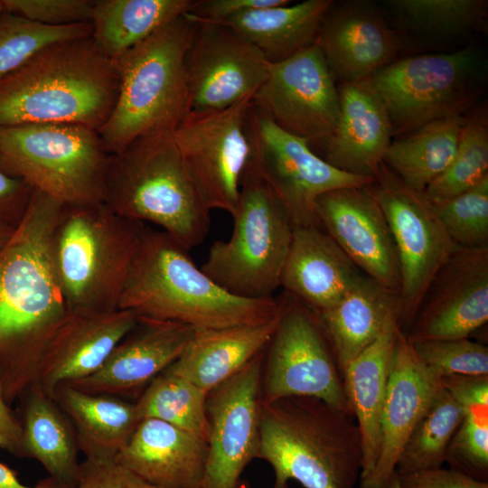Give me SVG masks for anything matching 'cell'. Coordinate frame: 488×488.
<instances>
[{
    "label": "cell",
    "instance_id": "6da1fadb",
    "mask_svg": "<svg viewBox=\"0 0 488 488\" xmlns=\"http://www.w3.org/2000/svg\"><path fill=\"white\" fill-rule=\"evenodd\" d=\"M63 205L33 191L0 252V386L10 406L34 382L41 351L68 312L53 253Z\"/></svg>",
    "mask_w": 488,
    "mask_h": 488
},
{
    "label": "cell",
    "instance_id": "7a4b0ae2",
    "mask_svg": "<svg viewBox=\"0 0 488 488\" xmlns=\"http://www.w3.org/2000/svg\"><path fill=\"white\" fill-rule=\"evenodd\" d=\"M118 89L116 61L91 36L54 42L0 79V127L71 124L98 131Z\"/></svg>",
    "mask_w": 488,
    "mask_h": 488
},
{
    "label": "cell",
    "instance_id": "3957f363",
    "mask_svg": "<svg viewBox=\"0 0 488 488\" xmlns=\"http://www.w3.org/2000/svg\"><path fill=\"white\" fill-rule=\"evenodd\" d=\"M280 297L235 296L198 267L189 251L161 230L145 225L119 308L137 317L180 323L193 330L268 322L281 312Z\"/></svg>",
    "mask_w": 488,
    "mask_h": 488
},
{
    "label": "cell",
    "instance_id": "277c9868",
    "mask_svg": "<svg viewBox=\"0 0 488 488\" xmlns=\"http://www.w3.org/2000/svg\"><path fill=\"white\" fill-rule=\"evenodd\" d=\"M257 458L275 473L274 488H354L362 451L353 415L322 399L291 396L261 403Z\"/></svg>",
    "mask_w": 488,
    "mask_h": 488
},
{
    "label": "cell",
    "instance_id": "5b68a950",
    "mask_svg": "<svg viewBox=\"0 0 488 488\" xmlns=\"http://www.w3.org/2000/svg\"><path fill=\"white\" fill-rule=\"evenodd\" d=\"M103 202L124 218L158 226L188 251L203 242L211 227V211L173 132L145 135L110 155Z\"/></svg>",
    "mask_w": 488,
    "mask_h": 488
},
{
    "label": "cell",
    "instance_id": "8992f818",
    "mask_svg": "<svg viewBox=\"0 0 488 488\" xmlns=\"http://www.w3.org/2000/svg\"><path fill=\"white\" fill-rule=\"evenodd\" d=\"M195 27L184 14L115 61L117 99L98 130L109 155L145 135L173 132L188 115L185 57Z\"/></svg>",
    "mask_w": 488,
    "mask_h": 488
},
{
    "label": "cell",
    "instance_id": "52a82bcc",
    "mask_svg": "<svg viewBox=\"0 0 488 488\" xmlns=\"http://www.w3.org/2000/svg\"><path fill=\"white\" fill-rule=\"evenodd\" d=\"M145 225L115 213L103 202L63 205L53 253L69 311L119 308Z\"/></svg>",
    "mask_w": 488,
    "mask_h": 488
},
{
    "label": "cell",
    "instance_id": "ba28073f",
    "mask_svg": "<svg viewBox=\"0 0 488 488\" xmlns=\"http://www.w3.org/2000/svg\"><path fill=\"white\" fill-rule=\"evenodd\" d=\"M231 216L230 238L213 242L202 270L235 296L274 298L294 227L252 160L241 178L239 202Z\"/></svg>",
    "mask_w": 488,
    "mask_h": 488
},
{
    "label": "cell",
    "instance_id": "9c48e42d",
    "mask_svg": "<svg viewBox=\"0 0 488 488\" xmlns=\"http://www.w3.org/2000/svg\"><path fill=\"white\" fill-rule=\"evenodd\" d=\"M109 156L98 131L87 127H0V170L64 205L103 202Z\"/></svg>",
    "mask_w": 488,
    "mask_h": 488
},
{
    "label": "cell",
    "instance_id": "30bf717a",
    "mask_svg": "<svg viewBox=\"0 0 488 488\" xmlns=\"http://www.w3.org/2000/svg\"><path fill=\"white\" fill-rule=\"evenodd\" d=\"M477 56L471 48L391 63L366 80L387 109L392 136L468 109L477 98Z\"/></svg>",
    "mask_w": 488,
    "mask_h": 488
},
{
    "label": "cell",
    "instance_id": "8fae6325",
    "mask_svg": "<svg viewBox=\"0 0 488 488\" xmlns=\"http://www.w3.org/2000/svg\"><path fill=\"white\" fill-rule=\"evenodd\" d=\"M279 297L278 324L265 352L261 403L306 396L352 414L318 313L286 292Z\"/></svg>",
    "mask_w": 488,
    "mask_h": 488
},
{
    "label": "cell",
    "instance_id": "7c38bea8",
    "mask_svg": "<svg viewBox=\"0 0 488 488\" xmlns=\"http://www.w3.org/2000/svg\"><path fill=\"white\" fill-rule=\"evenodd\" d=\"M252 95L213 111L189 112L173 137L207 208L230 215L253 156Z\"/></svg>",
    "mask_w": 488,
    "mask_h": 488
},
{
    "label": "cell",
    "instance_id": "4fadbf2b",
    "mask_svg": "<svg viewBox=\"0 0 488 488\" xmlns=\"http://www.w3.org/2000/svg\"><path fill=\"white\" fill-rule=\"evenodd\" d=\"M380 207L397 249L401 286L399 324L406 332L439 268L460 249L448 237L432 203L383 162L365 187Z\"/></svg>",
    "mask_w": 488,
    "mask_h": 488
},
{
    "label": "cell",
    "instance_id": "5bb4252c",
    "mask_svg": "<svg viewBox=\"0 0 488 488\" xmlns=\"http://www.w3.org/2000/svg\"><path fill=\"white\" fill-rule=\"evenodd\" d=\"M252 101L258 113L309 144L325 141L340 114L338 87L316 43L269 62Z\"/></svg>",
    "mask_w": 488,
    "mask_h": 488
},
{
    "label": "cell",
    "instance_id": "9a60e30c",
    "mask_svg": "<svg viewBox=\"0 0 488 488\" xmlns=\"http://www.w3.org/2000/svg\"><path fill=\"white\" fill-rule=\"evenodd\" d=\"M253 136L252 163L280 200L293 227L320 226L314 206L322 194L363 188L373 180L329 164L309 142L282 130L255 108Z\"/></svg>",
    "mask_w": 488,
    "mask_h": 488
},
{
    "label": "cell",
    "instance_id": "2e32d148",
    "mask_svg": "<svg viewBox=\"0 0 488 488\" xmlns=\"http://www.w3.org/2000/svg\"><path fill=\"white\" fill-rule=\"evenodd\" d=\"M265 352L207 394L208 456L200 488H236L257 458Z\"/></svg>",
    "mask_w": 488,
    "mask_h": 488
},
{
    "label": "cell",
    "instance_id": "e0dca14e",
    "mask_svg": "<svg viewBox=\"0 0 488 488\" xmlns=\"http://www.w3.org/2000/svg\"><path fill=\"white\" fill-rule=\"evenodd\" d=\"M195 22L185 57L190 112L223 109L253 94L267 75V58L230 28Z\"/></svg>",
    "mask_w": 488,
    "mask_h": 488
},
{
    "label": "cell",
    "instance_id": "ac0fdd59",
    "mask_svg": "<svg viewBox=\"0 0 488 488\" xmlns=\"http://www.w3.org/2000/svg\"><path fill=\"white\" fill-rule=\"evenodd\" d=\"M487 321L488 248H460L429 283L405 334L410 343L469 338Z\"/></svg>",
    "mask_w": 488,
    "mask_h": 488
},
{
    "label": "cell",
    "instance_id": "d6986e66",
    "mask_svg": "<svg viewBox=\"0 0 488 488\" xmlns=\"http://www.w3.org/2000/svg\"><path fill=\"white\" fill-rule=\"evenodd\" d=\"M321 228L364 275L399 292V257L387 220L365 187L329 191L316 199Z\"/></svg>",
    "mask_w": 488,
    "mask_h": 488
},
{
    "label": "cell",
    "instance_id": "ffe728a7",
    "mask_svg": "<svg viewBox=\"0 0 488 488\" xmlns=\"http://www.w3.org/2000/svg\"><path fill=\"white\" fill-rule=\"evenodd\" d=\"M136 321L127 309L68 310L42 349L34 382L53 398L59 386L91 375Z\"/></svg>",
    "mask_w": 488,
    "mask_h": 488
},
{
    "label": "cell",
    "instance_id": "44dd1931",
    "mask_svg": "<svg viewBox=\"0 0 488 488\" xmlns=\"http://www.w3.org/2000/svg\"><path fill=\"white\" fill-rule=\"evenodd\" d=\"M193 332L180 323L137 317L98 371L66 384L93 394H135L178 359Z\"/></svg>",
    "mask_w": 488,
    "mask_h": 488
},
{
    "label": "cell",
    "instance_id": "7402d4cb",
    "mask_svg": "<svg viewBox=\"0 0 488 488\" xmlns=\"http://www.w3.org/2000/svg\"><path fill=\"white\" fill-rule=\"evenodd\" d=\"M441 387L440 378L421 363L401 331L392 355L381 412L379 456L371 473L360 480V488L387 486L407 439Z\"/></svg>",
    "mask_w": 488,
    "mask_h": 488
},
{
    "label": "cell",
    "instance_id": "603a6c76",
    "mask_svg": "<svg viewBox=\"0 0 488 488\" xmlns=\"http://www.w3.org/2000/svg\"><path fill=\"white\" fill-rule=\"evenodd\" d=\"M335 80L359 82L394 61L399 41L369 4L352 2L326 13L315 42Z\"/></svg>",
    "mask_w": 488,
    "mask_h": 488
},
{
    "label": "cell",
    "instance_id": "cb8c5ba5",
    "mask_svg": "<svg viewBox=\"0 0 488 488\" xmlns=\"http://www.w3.org/2000/svg\"><path fill=\"white\" fill-rule=\"evenodd\" d=\"M340 114L333 134L324 141V160L354 175L373 178L391 143L387 109L365 80L340 82Z\"/></svg>",
    "mask_w": 488,
    "mask_h": 488
},
{
    "label": "cell",
    "instance_id": "d4e9b609",
    "mask_svg": "<svg viewBox=\"0 0 488 488\" xmlns=\"http://www.w3.org/2000/svg\"><path fill=\"white\" fill-rule=\"evenodd\" d=\"M365 276L320 226L293 228L280 286L316 312L339 303Z\"/></svg>",
    "mask_w": 488,
    "mask_h": 488
},
{
    "label": "cell",
    "instance_id": "484cf974",
    "mask_svg": "<svg viewBox=\"0 0 488 488\" xmlns=\"http://www.w3.org/2000/svg\"><path fill=\"white\" fill-rule=\"evenodd\" d=\"M207 442L156 418L142 419L115 462L159 488H200Z\"/></svg>",
    "mask_w": 488,
    "mask_h": 488
},
{
    "label": "cell",
    "instance_id": "4316f807",
    "mask_svg": "<svg viewBox=\"0 0 488 488\" xmlns=\"http://www.w3.org/2000/svg\"><path fill=\"white\" fill-rule=\"evenodd\" d=\"M279 315L262 324L194 330L183 352L165 371L209 392L266 350Z\"/></svg>",
    "mask_w": 488,
    "mask_h": 488
},
{
    "label": "cell",
    "instance_id": "83f0119b",
    "mask_svg": "<svg viewBox=\"0 0 488 488\" xmlns=\"http://www.w3.org/2000/svg\"><path fill=\"white\" fill-rule=\"evenodd\" d=\"M401 332L391 321L345 369L343 387L356 420L362 451L360 480L373 470L380 452V418L394 348Z\"/></svg>",
    "mask_w": 488,
    "mask_h": 488
},
{
    "label": "cell",
    "instance_id": "f1b7e54d",
    "mask_svg": "<svg viewBox=\"0 0 488 488\" xmlns=\"http://www.w3.org/2000/svg\"><path fill=\"white\" fill-rule=\"evenodd\" d=\"M399 292L363 276L339 303L317 312L342 376L391 321L399 322Z\"/></svg>",
    "mask_w": 488,
    "mask_h": 488
},
{
    "label": "cell",
    "instance_id": "f546056e",
    "mask_svg": "<svg viewBox=\"0 0 488 488\" xmlns=\"http://www.w3.org/2000/svg\"><path fill=\"white\" fill-rule=\"evenodd\" d=\"M20 400L24 457L37 460L55 488H75L80 474V448L68 417L36 382Z\"/></svg>",
    "mask_w": 488,
    "mask_h": 488
},
{
    "label": "cell",
    "instance_id": "4dcf8cb0",
    "mask_svg": "<svg viewBox=\"0 0 488 488\" xmlns=\"http://www.w3.org/2000/svg\"><path fill=\"white\" fill-rule=\"evenodd\" d=\"M53 399L70 421L80 451L88 461H114L141 421L135 403L118 397L62 384Z\"/></svg>",
    "mask_w": 488,
    "mask_h": 488
},
{
    "label": "cell",
    "instance_id": "1f68e13d",
    "mask_svg": "<svg viewBox=\"0 0 488 488\" xmlns=\"http://www.w3.org/2000/svg\"><path fill=\"white\" fill-rule=\"evenodd\" d=\"M332 0H306L255 9L231 16L223 24L258 48L269 62L286 60L316 42Z\"/></svg>",
    "mask_w": 488,
    "mask_h": 488
},
{
    "label": "cell",
    "instance_id": "d6a6232c",
    "mask_svg": "<svg viewBox=\"0 0 488 488\" xmlns=\"http://www.w3.org/2000/svg\"><path fill=\"white\" fill-rule=\"evenodd\" d=\"M195 0H94L91 37L117 61L160 28L190 12Z\"/></svg>",
    "mask_w": 488,
    "mask_h": 488
},
{
    "label": "cell",
    "instance_id": "836d02e7",
    "mask_svg": "<svg viewBox=\"0 0 488 488\" xmlns=\"http://www.w3.org/2000/svg\"><path fill=\"white\" fill-rule=\"evenodd\" d=\"M466 120L464 114L452 115L399 136L382 162L408 187L423 192L453 160Z\"/></svg>",
    "mask_w": 488,
    "mask_h": 488
},
{
    "label": "cell",
    "instance_id": "e575fe53",
    "mask_svg": "<svg viewBox=\"0 0 488 488\" xmlns=\"http://www.w3.org/2000/svg\"><path fill=\"white\" fill-rule=\"evenodd\" d=\"M207 394L188 380L164 370L147 385L135 405L140 420L160 419L207 442Z\"/></svg>",
    "mask_w": 488,
    "mask_h": 488
},
{
    "label": "cell",
    "instance_id": "d590c367",
    "mask_svg": "<svg viewBox=\"0 0 488 488\" xmlns=\"http://www.w3.org/2000/svg\"><path fill=\"white\" fill-rule=\"evenodd\" d=\"M465 409L441 387L407 439L395 472L442 467L448 445Z\"/></svg>",
    "mask_w": 488,
    "mask_h": 488
},
{
    "label": "cell",
    "instance_id": "8d00e7d4",
    "mask_svg": "<svg viewBox=\"0 0 488 488\" xmlns=\"http://www.w3.org/2000/svg\"><path fill=\"white\" fill-rule=\"evenodd\" d=\"M488 175V123L484 114L467 118L456 153L446 170L423 192L436 204L476 185Z\"/></svg>",
    "mask_w": 488,
    "mask_h": 488
},
{
    "label": "cell",
    "instance_id": "74e56055",
    "mask_svg": "<svg viewBox=\"0 0 488 488\" xmlns=\"http://www.w3.org/2000/svg\"><path fill=\"white\" fill-rule=\"evenodd\" d=\"M91 34V23L49 26L4 11L0 15V79L52 43Z\"/></svg>",
    "mask_w": 488,
    "mask_h": 488
},
{
    "label": "cell",
    "instance_id": "f35d334b",
    "mask_svg": "<svg viewBox=\"0 0 488 488\" xmlns=\"http://www.w3.org/2000/svg\"><path fill=\"white\" fill-rule=\"evenodd\" d=\"M432 205L456 246L488 248V175L466 192Z\"/></svg>",
    "mask_w": 488,
    "mask_h": 488
},
{
    "label": "cell",
    "instance_id": "ab89813d",
    "mask_svg": "<svg viewBox=\"0 0 488 488\" xmlns=\"http://www.w3.org/2000/svg\"><path fill=\"white\" fill-rule=\"evenodd\" d=\"M390 5L409 22L427 32L456 34L483 25V0H394Z\"/></svg>",
    "mask_w": 488,
    "mask_h": 488
},
{
    "label": "cell",
    "instance_id": "60d3db41",
    "mask_svg": "<svg viewBox=\"0 0 488 488\" xmlns=\"http://www.w3.org/2000/svg\"><path fill=\"white\" fill-rule=\"evenodd\" d=\"M421 363L435 376L488 375V347L469 338L411 343Z\"/></svg>",
    "mask_w": 488,
    "mask_h": 488
},
{
    "label": "cell",
    "instance_id": "b9f144b4",
    "mask_svg": "<svg viewBox=\"0 0 488 488\" xmlns=\"http://www.w3.org/2000/svg\"><path fill=\"white\" fill-rule=\"evenodd\" d=\"M450 468L488 482V408H470L446 450Z\"/></svg>",
    "mask_w": 488,
    "mask_h": 488
},
{
    "label": "cell",
    "instance_id": "7bdbcfd3",
    "mask_svg": "<svg viewBox=\"0 0 488 488\" xmlns=\"http://www.w3.org/2000/svg\"><path fill=\"white\" fill-rule=\"evenodd\" d=\"M4 11L49 26L91 22L94 0H1Z\"/></svg>",
    "mask_w": 488,
    "mask_h": 488
},
{
    "label": "cell",
    "instance_id": "ee69618b",
    "mask_svg": "<svg viewBox=\"0 0 488 488\" xmlns=\"http://www.w3.org/2000/svg\"><path fill=\"white\" fill-rule=\"evenodd\" d=\"M75 488H159L144 481L115 461L80 464Z\"/></svg>",
    "mask_w": 488,
    "mask_h": 488
},
{
    "label": "cell",
    "instance_id": "f6af8a7d",
    "mask_svg": "<svg viewBox=\"0 0 488 488\" xmlns=\"http://www.w3.org/2000/svg\"><path fill=\"white\" fill-rule=\"evenodd\" d=\"M396 474L399 488H488V482L476 480L450 467Z\"/></svg>",
    "mask_w": 488,
    "mask_h": 488
},
{
    "label": "cell",
    "instance_id": "bcb514c9",
    "mask_svg": "<svg viewBox=\"0 0 488 488\" xmlns=\"http://www.w3.org/2000/svg\"><path fill=\"white\" fill-rule=\"evenodd\" d=\"M289 3V0H195L186 14L195 21L218 23L248 11Z\"/></svg>",
    "mask_w": 488,
    "mask_h": 488
},
{
    "label": "cell",
    "instance_id": "7dc6e473",
    "mask_svg": "<svg viewBox=\"0 0 488 488\" xmlns=\"http://www.w3.org/2000/svg\"><path fill=\"white\" fill-rule=\"evenodd\" d=\"M440 382L465 410L488 408V375L453 374L441 377Z\"/></svg>",
    "mask_w": 488,
    "mask_h": 488
},
{
    "label": "cell",
    "instance_id": "c3c4849f",
    "mask_svg": "<svg viewBox=\"0 0 488 488\" xmlns=\"http://www.w3.org/2000/svg\"><path fill=\"white\" fill-rule=\"evenodd\" d=\"M33 190L0 170V223L16 227L24 216Z\"/></svg>",
    "mask_w": 488,
    "mask_h": 488
},
{
    "label": "cell",
    "instance_id": "681fc988",
    "mask_svg": "<svg viewBox=\"0 0 488 488\" xmlns=\"http://www.w3.org/2000/svg\"><path fill=\"white\" fill-rule=\"evenodd\" d=\"M0 449L24 457L23 445V427L21 420L14 415L10 405L5 401L0 386Z\"/></svg>",
    "mask_w": 488,
    "mask_h": 488
},
{
    "label": "cell",
    "instance_id": "f907efd6",
    "mask_svg": "<svg viewBox=\"0 0 488 488\" xmlns=\"http://www.w3.org/2000/svg\"><path fill=\"white\" fill-rule=\"evenodd\" d=\"M0 488H55L51 483L40 484L36 487H29L22 483L16 473L10 467L0 462Z\"/></svg>",
    "mask_w": 488,
    "mask_h": 488
},
{
    "label": "cell",
    "instance_id": "816d5d0a",
    "mask_svg": "<svg viewBox=\"0 0 488 488\" xmlns=\"http://www.w3.org/2000/svg\"><path fill=\"white\" fill-rule=\"evenodd\" d=\"M16 227L0 223V252L10 240Z\"/></svg>",
    "mask_w": 488,
    "mask_h": 488
},
{
    "label": "cell",
    "instance_id": "f5cc1de1",
    "mask_svg": "<svg viewBox=\"0 0 488 488\" xmlns=\"http://www.w3.org/2000/svg\"><path fill=\"white\" fill-rule=\"evenodd\" d=\"M385 488H399V480L396 472L392 474Z\"/></svg>",
    "mask_w": 488,
    "mask_h": 488
},
{
    "label": "cell",
    "instance_id": "db71d44e",
    "mask_svg": "<svg viewBox=\"0 0 488 488\" xmlns=\"http://www.w3.org/2000/svg\"><path fill=\"white\" fill-rule=\"evenodd\" d=\"M236 488H249V487H248L247 485H245L244 483H239L237 485Z\"/></svg>",
    "mask_w": 488,
    "mask_h": 488
},
{
    "label": "cell",
    "instance_id": "11a10c76",
    "mask_svg": "<svg viewBox=\"0 0 488 488\" xmlns=\"http://www.w3.org/2000/svg\"><path fill=\"white\" fill-rule=\"evenodd\" d=\"M3 12H4V7H3L2 2L0 0V15L2 14Z\"/></svg>",
    "mask_w": 488,
    "mask_h": 488
}]
</instances>
